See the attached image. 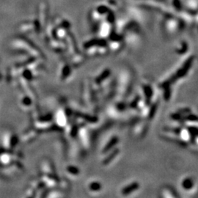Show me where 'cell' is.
Instances as JSON below:
<instances>
[{
	"mask_svg": "<svg viewBox=\"0 0 198 198\" xmlns=\"http://www.w3.org/2000/svg\"><path fill=\"white\" fill-rule=\"evenodd\" d=\"M196 142H197V144H198V136H197V138H196Z\"/></svg>",
	"mask_w": 198,
	"mask_h": 198,
	"instance_id": "cell-4",
	"label": "cell"
},
{
	"mask_svg": "<svg viewBox=\"0 0 198 198\" xmlns=\"http://www.w3.org/2000/svg\"><path fill=\"white\" fill-rule=\"evenodd\" d=\"M192 186L193 182L192 181H191V179H186L183 183V187L184 188V189H190V188L192 187Z\"/></svg>",
	"mask_w": 198,
	"mask_h": 198,
	"instance_id": "cell-3",
	"label": "cell"
},
{
	"mask_svg": "<svg viewBox=\"0 0 198 198\" xmlns=\"http://www.w3.org/2000/svg\"><path fill=\"white\" fill-rule=\"evenodd\" d=\"M179 136H180L181 140L185 142H189V141L191 140V134L190 133V131L186 129V128H183V129H181L180 134H179Z\"/></svg>",
	"mask_w": 198,
	"mask_h": 198,
	"instance_id": "cell-1",
	"label": "cell"
},
{
	"mask_svg": "<svg viewBox=\"0 0 198 198\" xmlns=\"http://www.w3.org/2000/svg\"><path fill=\"white\" fill-rule=\"evenodd\" d=\"M139 187V184H137L136 183H131V184L128 186H126L125 189L122 190V194L123 195H128V194L131 193V191H133L134 190H136V189Z\"/></svg>",
	"mask_w": 198,
	"mask_h": 198,
	"instance_id": "cell-2",
	"label": "cell"
}]
</instances>
